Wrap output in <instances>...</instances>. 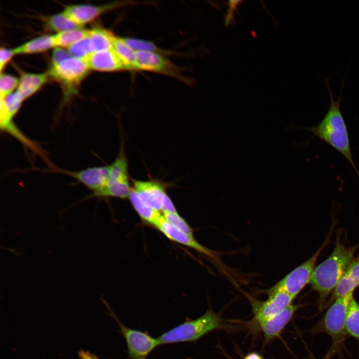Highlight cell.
Returning a JSON list of instances; mask_svg holds the SVG:
<instances>
[{
	"label": "cell",
	"instance_id": "cell-31",
	"mask_svg": "<svg viewBox=\"0 0 359 359\" xmlns=\"http://www.w3.org/2000/svg\"><path fill=\"white\" fill-rule=\"evenodd\" d=\"M15 54L13 49L1 47L0 49V69L1 71L7 62Z\"/></svg>",
	"mask_w": 359,
	"mask_h": 359
},
{
	"label": "cell",
	"instance_id": "cell-11",
	"mask_svg": "<svg viewBox=\"0 0 359 359\" xmlns=\"http://www.w3.org/2000/svg\"><path fill=\"white\" fill-rule=\"evenodd\" d=\"M132 1H117L100 5L78 4L68 5L63 12L72 20L82 26L89 22L102 13L111 9L131 4Z\"/></svg>",
	"mask_w": 359,
	"mask_h": 359
},
{
	"label": "cell",
	"instance_id": "cell-28",
	"mask_svg": "<svg viewBox=\"0 0 359 359\" xmlns=\"http://www.w3.org/2000/svg\"><path fill=\"white\" fill-rule=\"evenodd\" d=\"M69 54L74 57L83 59L91 53L87 37L76 42L67 48Z\"/></svg>",
	"mask_w": 359,
	"mask_h": 359
},
{
	"label": "cell",
	"instance_id": "cell-18",
	"mask_svg": "<svg viewBox=\"0 0 359 359\" xmlns=\"http://www.w3.org/2000/svg\"><path fill=\"white\" fill-rule=\"evenodd\" d=\"M129 200L140 218L145 222L156 227L163 217L161 212L144 203L133 188L129 196Z\"/></svg>",
	"mask_w": 359,
	"mask_h": 359
},
{
	"label": "cell",
	"instance_id": "cell-22",
	"mask_svg": "<svg viewBox=\"0 0 359 359\" xmlns=\"http://www.w3.org/2000/svg\"><path fill=\"white\" fill-rule=\"evenodd\" d=\"M113 48L128 70H136V51L128 45L124 41L123 37L115 36Z\"/></svg>",
	"mask_w": 359,
	"mask_h": 359
},
{
	"label": "cell",
	"instance_id": "cell-16",
	"mask_svg": "<svg viewBox=\"0 0 359 359\" xmlns=\"http://www.w3.org/2000/svg\"><path fill=\"white\" fill-rule=\"evenodd\" d=\"M299 307L297 305L291 304L275 316L260 324L266 340L279 336Z\"/></svg>",
	"mask_w": 359,
	"mask_h": 359
},
{
	"label": "cell",
	"instance_id": "cell-2",
	"mask_svg": "<svg viewBox=\"0 0 359 359\" xmlns=\"http://www.w3.org/2000/svg\"><path fill=\"white\" fill-rule=\"evenodd\" d=\"M359 247V244L347 247L338 240L330 256L315 267L309 283L319 294L320 308L337 286Z\"/></svg>",
	"mask_w": 359,
	"mask_h": 359
},
{
	"label": "cell",
	"instance_id": "cell-30",
	"mask_svg": "<svg viewBox=\"0 0 359 359\" xmlns=\"http://www.w3.org/2000/svg\"><path fill=\"white\" fill-rule=\"evenodd\" d=\"M71 56L68 51L60 47H56L52 53L51 66L55 65Z\"/></svg>",
	"mask_w": 359,
	"mask_h": 359
},
{
	"label": "cell",
	"instance_id": "cell-10",
	"mask_svg": "<svg viewBox=\"0 0 359 359\" xmlns=\"http://www.w3.org/2000/svg\"><path fill=\"white\" fill-rule=\"evenodd\" d=\"M110 165L95 166L76 171L55 169L54 172L68 176L76 180L93 191L94 196L102 191L106 186L110 174Z\"/></svg>",
	"mask_w": 359,
	"mask_h": 359
},
{
	"label": "cell",
	"instance_id": "cell-29",
	"mask_svg": "<svg viewBox=\"0 0 359 359\" xmlns=\"http://www.w3.org/2000/svg\"><path fill=\"white\" fill-rule=\"evenodd\" d=\"M19 80L15 77L1 73L0 75V97L5 98L12 93V91L18 86Z\"/></svg>",
	"mask_w": 359,
	"mask_h": 359
},
{
	"label": "cell",
	"instance_id": "cell-1",
	"mask_svg": "<svg viewBox=\"0 0 359 359\" xmlns=\"http://www.w3.org/2000/svg\"><path fill=\"white\" fill-rule=\"evenodd\" d=\"M330 97L329 109L320 123L311 127L292 126L293 128L306 130L325 141L340 153L352 166L359 178L358 170L353 158L347 126L341 110V102L344 88V81L342 83L341 92L337 100H335L330 85L329 78H323Z\"/></svg>",
	"mask_w": 359,
	"mask_h": 359
},
{
	"label": "cell",
	"instance_id": "cell-6",
	"mask_svg": "<svg viewBox=\"0 0 359 359\" xmlns=\"http://www.w3.org/2000/svg\"><path fill=\"white\" fill-rule=\"evenodd\" d=\"M89 70L83 59L70 56L59 64L51 66L48 74L67 90L72 91L88 74Z\"/></svg>",
	"mask_w": 359,
	"mask_h": 359
},
{
	"label": "cell",
	"instance_id": "cell-34",
	"mask_svg": "<svg viewBox=\"0 0 359 359\" xmlns=\"http://www.w3.org/2000/svg\"><path fill=\"white\" fill-rule=\"evenodd\" d=\"M244 359H262V358L259 354L253 353L246 356Z\"/></svg>",
	"mask_w": 359,
	"mask_h": 359
},
{
	"label": "cell",
	"instance_id": "cell-9",
	"mask_svg": "<svg viewBox=\"0 0 359 359\" xmlns=\"http://www.w3.org/2000/svg\"><path fill=\"white\" fill-rule=\"evenodd\" d=\"M268 299L260 301L249 296L256 320L259 324L275 316L292 304L293 298L283 291L266 292Z\"/></svg>",
	"mask_w": 359,
	"mask_h": 359
},
{
	"label": "cell",
	"instance_id": "cell-4",
	"mask_svg": "<svg viewBox=\"0 0 359 359\" xmlns=\"http://www.w3.org/2000/svg\"><path fill=\"white\" fill-rule=\"evenodd\" d=\"M327 240L307 260L286 275L281 280L264 292L283 291L295 298L305 286L310 283L318 257Z\"/></svg>",
	"mask_w": 359,
	"mask_h": 359
},
{
	"label": "cell",
	"instance_id": "cell-5",
	"mask_svg": "<svg viewBox=\"0 0 359 359\" xmlns=\"http://www.w3.org/2000/svg\"><path fill=\"white\" fill-rule=\"evenodd\" d=\"M353 297V293H350L337 298L316 327V331L327 333L335 343L342 341L348 335L346 318L349 303Z\"/></svg>",
	"mask_w": 359,
	"mask_h": 359
},
{
	"label": "cell",
	"instance_id": "cell-33",
	"mask_svg": "<svg viewBox=\"0 0 359 359\" xmlns=\"http://www.w3.org/2000/svg\"><path fill=\"white\" fill-rule=\"evenodd\" d=\"M77 354L80 359H100L93 353L82 349H80Z\"/></svg>",
	"mask_w": 359,
	"mask_h": 359
},
{
	"label": "cell",
	"instance_id": "cell-26",
	"mask_svg": "<svg viewBox=\"0 0 359 359\" xmlns=\"http://www.w3.org/2000/svg\"><path fill=\"white\" fill-rule=\"evenodd\" d=\"M123 39L128 45L136 51L155 52L163 55L172 54L171 52L160 48L151 41L131 37H123Z\"/></svg>",
	"mask_w": 359,
	"mask_h": 359
},
{
	"label": "cell",
	"instance_id": "cell-14",
	"mask_svg": "<svg viewBox=\"0 0 359 359\" xmlns=\"http://www.w3.org/2000/svg\"><path fill=\"white\" fill-rule=\"evenodd\" d=\"M90 69L102 72L127 70L113 48L90 53L83 59Z\"/></svg>",
	"mask_w": 359,
	"mask_h": 359
},
{
	"label": "cell",
	"instance_id": "cell-7",
	"mask_svg": "<svg viewBox=\"0 0 359 359\" xmlns=\"http://www.w3.org/2000/svg\"><path fill=\"white\" fill-rule=\"evenodd\" d=\"M136 70L167 75L186 83L189 81L181 74L179 67L157 52L136 51Z\"/></svg>",
	"mask_w": 359,
	"mask_h": 359
},
{
	"label": "cell",
	"instance_id": "cell-17",
	"mask_svg": "<svg viewBox=\"0 0 359 359\" xmlns=\"http://www.w3.org/2000/svg\"><path fill=\"white\" fill-rule=\"evenodd\" d=\"M48 75L47 73H22L16 92L23 101L36 92L46 82Z\"/></svg>",
	"mask_w": 359,
	"mask_h": 359
},
{
	"label": "cell",
	"instance_id": "cell-24",
	"mask_svg": "<svg viewBox=\"0 0 359 359\" xmlns=\"http://www.w3.org/2000/svg\"><path fill=\"white\" fill-rule=\"evenodd\" d=\"M346 329L348 335L359 340V304L354 297L349 304Z\"/></svg>",
	"mask_w": 359,
	"mask_h": 359
},
{
	"label": "cell",
	"instance_id": "cell-21",
	"mask_svg": "<svg viewBox=\"0 0 359 359\" xmlns=\"http://www.w3.org/2000/svg\"><path fill=\"white\" fill-rule=\"evenodd\" d=\"M55 47L53 35H44L24 43L13 48L14 54H28L43 52Z\"/></svg>",
	"mask_w": 359,
	"mask_h": 359
},
{
	"label": "cell",
	"instance_id": "cell-20",
	"mask_svg": "<svg viewBox=\"0 0 359 359\" xmlns=\"http://www.w3.org/2000/svg\"><path fill=\"white\" fill-rule=\"evenodd\" d=\"M87 37L92 53L113 48L115 36L106 29L95 27L88 29Z\"/></svg>",
	"mask_w": 359,
	"mask_h": 359
},
{
	"label": "cell",
	"instance_id": "cell-12",
	"mask_svg": "<svg viewBox=\"0 0 359 359\" xmlns=\"http://www.w3.org/2000/svg\"><path fill=\"white\" fill-rule=\"evenodd\" d=\"M133 188L146 204L160 212L167 195L163 183L156 180H141L132 179Z\"/></svg>",
	"mask_w": 359,
	"mask_h": 359
},
{
	"label": "cell",
	"instance_id": "cell-3",
	"mask_svg": "<svg viewBox=\"0 0 359 359\" xmlns=\"http://www.w3.org/2000/svg\"><path fill=\"white\" fill-rule=\"evenodd\" d=\"M219 316L212 310L194 320H186L158 338L160 345L194 342L222 327Z\"/></svg>",
	"mask_w": 359,
	"mask_h": 359
},
{
	"label": "cell",
	"instance_id": "cell-32",
	"mask_svg": "<svg viewBox=\"0 0 359 359\" xmlns=\"http://www.w3.org/2000/svg\"><path fill=\"white\" fill-rule=\"evenodd\" d=\"M242 1L240 0H230L229 2V9L228 10L227 13L225 18V24L226 25H228L230 23L231 19L233 17V10L236 9V6Z\"/></svg>",
	"mask_w": 359,
	"mask_h": 359
},
{
	"label": "cell",
	"instance_id": "cell-23",
	"mask_svg": "<svg viewBox=\"0 0 359 359\" xmlns=\"http://www.w3.org/2000/svg\"><path fill=\"white\" fill-rule=\"evenodd\" d=\"M88 29L81 28L57 32L53 35L56 47H69L70 46L87 37Z\"/></svg>",
	"mask_w": 359,
	"mask_h": 359
},
{
	"label": "cell",
	"instance_id": "cell-19",
	"mask_svg": "<svg viewBox=\"0 0 359 359\" xmlns=\"http://www.w3.org/2000/svg\"><path fill=\"white\" fill-rule=\"evenodd\" d=\"M110 166V174L106 186L130 183L128 161L123 147H121L118 156Z\"/></svg>",
	"mask_w": 359,
	"mask_h": 359
},
{
	"label": "cell",
	"instance_id": "cell-13",
	"mask_svg": "<svg viewBox=\"0 0 359 359\" xmlns=\"http://www.w3.org/2000/svg\"><path fill=\"white\" fill-rule=\"evenodd\" d=\"M156 228L169 239L195 250L218 262L217 252L202 245L194 236H189L174 227L165 220L164 216Z\"/></svg>",
	"mask_w": 359,
	"mask_h": 359
},
{
	"label": "cell",
	"instance_id": "cell-8",
	"mask_svg": "<svg viewBox=\"0 0 359 359\" xmlns=\"http://www.w3.org/2000/svg\"><path fill=\"white\" fill-rule=\"evenodd\" d=\"M119 323L120 332L124 337L130 359H147L149 354L160 345L158 338L151 336L147 332L128 328L122 324L115 316Z\"/></svg>",
	"mask_w": 359,
	"mask_h": 359
},
{
	"label": "cell",
	"instance_id": "cell-15",
	"mask_svg": "<svg viewBox=\"0 0 359 359\" xmlns=\"http://www.w3.org/2000/svg\"><path fill=\"white\" fill-rule=\"evenodd\" d=\"M359 286V257L351 260L333 291L330 302L350 293Z\"/></svg>",
	"mask_w": 359,
	"mask_h": 359
},
{
	"label": "cell",
	"instance_id": "cell-27",
	"mask_svg": "<svg viewBox=\"0 0 359 359\" xmlns=\"http://www.w3.org/2000/svg\"><path fill=\"white\" fill-rule=\"evenodd\" d=\"M165 220L182 232L190 236H193V230L187 222L178 213H163Z\"/></svg>",
	"mask_w": 359,
	"mask_h": 359
},
{
	"label": "cell",
	"instance_id": "cell-25",
	"mask_svg": "<svg viewBox=\"0 0 359 359\" xmlns=\"http://www.w3.org/2000/svg\"><path fill=\"white\" fill-rule=\"evenodd\" d=\"M45 21L49 28L58 32L82 27L72 20L63 11L47 17Z\"/></svg>",
	"mask_w": 359,
	"mask_h": 359
}]
</instances>
